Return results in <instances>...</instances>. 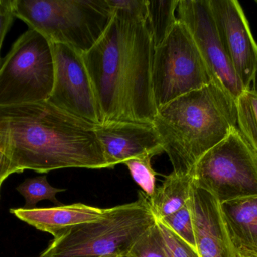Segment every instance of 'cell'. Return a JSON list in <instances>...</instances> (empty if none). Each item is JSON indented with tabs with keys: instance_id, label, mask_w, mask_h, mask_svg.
Wrapping results in <instances>:
<instances>
[{
	"instance_id": "obj_1",
	"label": "cell",
	"mask_w": 257,
	"mask_h": 257,
	"mask_svg": "<svg viewBox=\"0 0 257 257\" xmlns=\"http://www.w3.org/2000/svg\"><path fill=\"white\" fill-rule=\"evenodd\" d=\"M154 41L145 18L118 11L83 59L103 122H153Z\"/></svg>"
},
{
	"instance_id": "obj_2",
	"label": "cell",
	"mask_w": 257,
	"mask_h": 257,
	"mask_svg": "<svg viewBox=\"0 0 257 257\" xmlns=\"http://www.w3.org/2000/svg\"><path fill=\"white\" fill-rule=\"evenodd\" d=\"M96 125L46 101L0 106V149L15 173L110 169Z\"/></svg>"
},
{
	"instance_id": "obj_3",
	"label": "cell",
	"mask_w": 257,
	"mask_h": 257,
	"mask_svg": "<svg viewBox=\"0 0 257 257\" xmlns=\"http://www.w3.org/2000/svg\"><path fill=\"white\" fill-rule=\"evenodd\" d=\"M153 123L173 172L192 175L199 159L237 128L236 101L213 81L159 107Z\"/></svg>"
},
{
	"instance_id": "obj_4",
	"label": "cell",
	"mask_w": 257,
	"mask_h": 257,
	"mask_svg": "<svg viewBox=\"0 0 257 257\" xmlns=\"http://www.w3.org/2000/svg\"><path fill=\"white\" fill-rule=\"evenodd\" d=\"M156 222L149 197L139 191L135 202L108 208L103 218L73 226L54 238L39 257L125 256Z\"/></svg>"
},
{
	"instance_id": "obj_5",
	"label": "cell",
	"mask_w": 257,
	"mask_h": 257,
	"mask_svg": "<svg viewBox=\"0 0 257 257\" xmlns=\"http://www.w3.org/2000/svg\"><path fill=\"white\" fill-rule=\"evenodd\" d=\"M13 9L15 18L50 43L81 54L100 38L113 15L107 0H13Z\"/></svg>"
},
{
	"instance_id": "obj_6",
	"label": "cell",
	"mask_w": 257,
	"mask_h": 257,
	"mask_svg": "<svg viewBox=\"0 0 257 257\" xmlns=\"http://www.w3.org/2000/svg\"><path fill=\"white\" fill-rule=\"evenodd\" d=\"M213 81L193 35L178 20L154 49L152 85L157 109Z\"/></svg>"
},
{
	"instance_id": "obj_7",
	"label": "cell",
	"mask_w": 257,
	"mask_h": 257,
	"mask_svg": "<svg viewBox=\"0 0 257 257\" xmlns=\"http://www.w3.org/2000/svg\"><path fill=\"white\" fill-rule=\"evenodd\" d=\"M51 43L28 29L0 65V106L46 101L54 85Z\"/></svg>"
},
{
	"instance_id": "obj_8",
	"label": "cell",
	"mask_w": 257,
	"mask_h": 257,
	"mask_svg": "<svg viewBox=\"0 0 257 257\" xmlns=\"http://www.w3.org/2000/svg\"><path fill=\"white\" fill-rule=\"evenodd\" d=\"M195 185L220 202L257 196V154L238 128L196 163Z\"/></svg>"
},
{
	"instance_id": "obj_9",
	"label": "cell",
	"mask_w": 257,
	"mask_h": 257,
	"mask_svg": "<svg viewBox=\"0 0 257 257\" xmlns=\"http://www.w3.org/2000/svg\"><path fill=\"white\" fill-rule=\"evenodd\" d=\"M54 85L48 101L56 107L94 125L103 123L102 112L83 59L69 45L51 43Z\"/></svg>"
},
{
	"instance_id": "obj_10",
	"label": "cell",
	"mask_w": 257,
	"mask_h": 257,
	"mask_svg": "<svg viewBox=\"0 0 257 257\" xmlns=\"http://www.w3.org/2000/svg\"><path fill=\"white\" fill-rule=\"evenodd\" d=\"M177 16L193 35L214 81L236 101L245 89L222 45L208 0H179Z\"/></svg>"
},
{
	"instance_id": "obj_11",
	"label": "cell",
	"mask_w": 257,
	"mask_h": 257,
	"mask_svg": "<svg viewBox=\"0 0 257 257\" xmlns=\"http://www.w3.org/2000/svg\"><path fill=\"white\" fill-rule=\"evenodd\" d=\"M222 45L244 89L257 69V44L237 0H208Z\"/></svg>"
},
{
	"instance_id": "obj_12",
	"label": "cell",
	"mask_w": 257,
	"mask_h": 257,
	"mask_svg": "<svg viewBox=\"0 0 257 257\" xmlns=\"http://www.w3.org/2000/svg\"><path fill=\"white\" fill-rule=\"evenodd\" d=\"M96 134L110 169L132 158L164 152L153 122L119 121L96 126Z\"/></svg>"
},
{
	"instance_id": "obj_13",
	"label": "cell",
	"mask_w": 257,
	"mask_h": 257,
	"mask_svg": "<svg viewBox=\"0 0 257 257\" xmlns=\"http://www.w3.org/2000/svg\"><path fill=\"white\" fill-rule=\"evenodd\" d=\"M190 205L199 256L236 257L216 198L193 183Z\"/></svg>"
},
{
	"instance_id": "obj_14",
	"label": "cell",
	"mask_w": 257,
	"mask_h": 257,
	"mask_svg": "<svg viewBox=\"0 0 257 257\" xmlns=\"http://www.w3.org/2000/svg\"><path fill=\"white\" fill-rule=\"evenodd\" d=\"M108 208H96L82 203L61 205L54 208L24 209L15 208L10 212L20 220L54 238L73 226L91 223L103 218Z\"/></svg>"
},
{
	"instance_id": "obj_15",
	"label": "cell",
	"mask_w": 257,
	"mask_h": 257,
	"mask_svg": "<svg viewBox=\"0 0 257 257\" xmlns=\"http://www.w3.org/2000/svg\"><path fill=\"white\" fill-rule=\"evenodd\" d=\"M220 210L235 250L257 254V196L220 204Z\"/></svg>"
},
{
	"instance_id": "obj_16",
	"label": "cell",
	"mask_w": 257,
	"mask_h": 257,
	"mask_svg": "<svg viewBox=\"0 0 257 257\" xmlns=\"http://www.w3.org/2000/svg\"><path fill=\"white\" fill-rule=\"evenodd\" d=\"M193 183L192 175H180L172 172L165 177L162 185L149 198L156 220H163L185 206L190 201Z\"/></svg>"
},
{
	"instance_id": "obj_17",
	"label": "cell",
	"mask_w": 257,
	"mask_h": 257,
	"mask_svg": "<svg viewBox=\"0 0 257 257\" xmlns=\"http://www.w3.org/2000/svg\"><path fill=\"white\" fill-rule=\"evenodd\" d=\"M179 0H148L146 22L151 31L154 46L160 45L178 21L177 16Z\"/></svg>"
},
{
	"instance_id": "obj_18",
	"label": "cell",
	"mask_w": 257,
	"mask_h": 257,
	"mask_svg": "<svg viewBox=\"0 0 257 257\" xmlns=\"http://www.w3.org/2000/svg\"><path fill=\"white\" fill-rule=\"evenodd\" d=\"M237 127L257 154V93L244 90L236 100Z\"/></svg>"
},
{
	"instance_id": "obj_19",
	"label": "cell",
	"mask_w": 257,
	"mask_h": 257,
	"mask_svg": "<svg viewBox=\"0 0 257 257\" xmlns=\"http://www.w3.org/2000/svg\"><path fill=\"white\" fill-rule=\"evenodd\" d=\"M17 190L25 199L24 209H33L40 201L49 200L57 206L63 204L57 200V193L64 192L63 189L55 188L51 186L46 175L34 178H28L17 187Z\"/></svg>"
},
{
	"instance_id": "obj_20",
	"label": "cell",
	"mask_w": 257,
	"mask_h": 257,
	"mask_svg": "<svg viewBox=\"0 0 257 257\" xmlns=\"http://www.w3.org/2000/svg\"><path fill=\"white\" fill-rule=\"evenodd\" d=\"M153 158L154 156L151 155H141L124 163L133 181L149 198L154 195L157 189L156 181L157 175H158L151 164Z\"/></svg>"
},
{
	"instance_id": "obj_21",
	"label": "cell",
	"mask_w": 257,
	"mask_h": 257,
	"mask_svg": "<svg viewBox=\"0 0 257 257\" xmlns=\"http://www.w3.org/2000/svg\"><path fill=\"white\" fill-rule=\"evenodd\" d=\"M158 220L163 222L184 242L197 250L190 201L176 212Z\"/></svg>"
},
{
	"instance_id": "obj_22",
	"label": "cell",
	"mask_w": 257,
	"mask_h": 257,
	"mask_svg": "<svg viewBox=\"0 0 257 257\" xmlns=\"http://www.w3.org/2000/svg\"><path fill=\"white\" fill-rule=\"evenodd\" d=\"M125 256L167 257L157 226V222L154 226L136 241Z\"/></svg>"
},
{
	"instance_id": "obj_23",
	"label": "cell",
	"mask_w": 257,
	"mask_h": 257,
	"mask_svg": "<svg viewBox=\"0 0 257 257\" xmlns=\"http://www.w3.org/2000/svg\"><path fill=\"white\" fill-rule=\"evenodd\" d=\"M156 221L167 257H200L197 250L184 242L163 222Z\"/></svg>"
},
{
	"instance_id": "obj_24",
	"label": "cell",
	"mask_w": 257,
	"mask_h": 257,
	"mask_svg": "<svg viewBox=\"0 0 257 257\" xmlns=\"http://www.w3.org/2000/svg\"><path fill=\"white\" fill-rule=\"evenodd\" d=\"M112 12L118 11L146 19L148 0H107Z\"/></svg>"
},
{
	"instance_id": "obj_25",
	"label": "cell",
	"mask_w": 257,
	"mask_h": 257,
	"mask_svg": "<svg viewBox=\"0 0 257 257\" xmlns=\"http://www.w3.org/2000/svg\"><path fill=\"white\" fill-rule=\"evenodd\" d=\"M13 0H0V65L2 63L1 49L6 33L13 22Z\"/></svg>"
},
{
	"instance_id": "obj_26",
	"label": "cell",
	"mask_w": 257,
	"mask_h": 257,
	"mask_svg": "<svg viewBox=\"0 0 257 257\" xmlns=\"http://www.w3.org/2000/svg\"><path fill=\"white\" fill-rule=\"evenodd\" d=\"M12 174H15V172L12 168V163L6 154L0 149V186Z\"/></svg>"
},
{
	"instance_id": "obj_27",
	"label": "cell",
	"mask_w": 257,
	"mask_h": 257,
	"mask_svg": "<svg viewBox=\"0 0 257 257\" xmlns=\"http://www.w3.org/2000/svg\"><path fill=\"white\" fill-rule=\"evenodd\" d=\"M236 257H257V254L244 250H235Z\"/></svg>"
},
{
	"instance_id": "obj_28",
	"label": "cell",
	"mask_w": 257,
	"mask_h": 257,
	"mask_svg": "<svg viewBox=\"0 0 257 257\" xmlns=\"http://www.w3.org/2000/svg\"><path fill=\"white\" fill-rule=\"evenodd\" d=\"M252 90L254 91L257 93V69L256 72H255L254 77H253V89Z\"/></svg>"
},
{
	"instance_id": "obj_29",
	"label": "cell",
	"mask_w": 257,
	"mask_h": 257,
	"mask_svg": "<svg viewBox=\"0 0 257 257\" xmlns=\"http://www.w3.org/2000/svg\"><path fill=\"white\" fill-rule=\"evenodd\" d=\"M100 257H123V256H122V255L114 254V255H108V256H100Z\"/></svg>"
},
{
	"instance_id": "obj_30",
	"label": "cell",
	"mask_w": 257,
	"mask_h": 257,
	"mask_svg": "<svg viewBox=\"0 0 257 257\" xmlns=\"http://www.w3.org/2000/svg\"><path fill=\"white\" fill-rule=\"evenodd\" d=\"M0 188H1V186H0Z\"/></svg>"
},
{
	"instance_id": "obj_31",
	"label": "cell",
	"mask_w": 257,
	"mask_h": 257,
	"mask_svg": "<svg viewBox=\"0 0 257 257\" xmlns=\"http://www.w3.org/2000/svg\"><path fill=\"white\" fill-rule=\"evenodd\" d=\"M123 257H127V256H123Z\"/></svg>"
},
{
	"instance_id": "obj_32",
	"label": "cell",
	"mask_w": 257,
	"mask_h": 257,
	"mask_svg": "<svg viewBox=\"0 0 257 257\" xmlns=\"http://www.w3.org/2000/svg\"><path fill=\"white\" fill-rule=\"evenodd\" d=\"M256 3H257V1H256Z\"/></svg>"
}]
</instances>
